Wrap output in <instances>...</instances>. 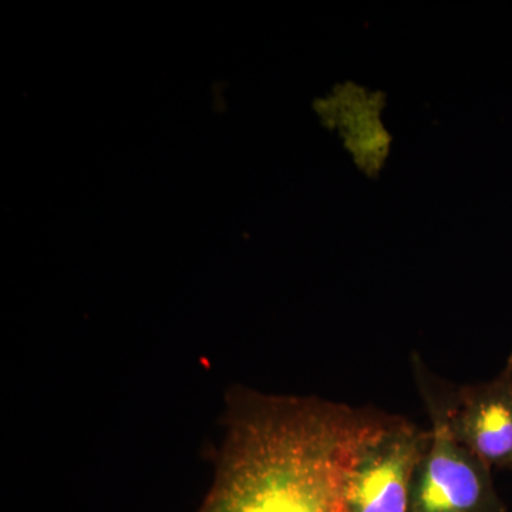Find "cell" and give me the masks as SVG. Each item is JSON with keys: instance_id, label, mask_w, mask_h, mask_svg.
Listing matches in <instances>:
<instances>
[{"instance_id": "4", "label": "cell", "mask_w": 512, "mask_h": 512, "mask_svg": "<svg viewBox=\"0 0 512 512\" xmlns=\"http://www.w3.org/2000/svg\"><path fill=\"white\" fill-rule=\"evenodd\" d=\"M448 429L491 468H512V353L490 382L447 394Z\"/></svg>"}, {"instance_id": "3", "label": "cell", "mask_w": 512, "mask_h": 512, "mask_svg": "<svg viewBox=\"0 0 512 512\" xmlns=\"http://www.w3.org/2000/svg\"><path fill=\"white\" fill-rule=\"evenodd\" d=\"M429 440L430 430L379 414L350 451L343 473L345 512H409L414 470Z\"/></svg>"}, {"instance_id": "5", "label": "cell", "mask_w": 512, "mask_h": 512, "mask_svg": "<svg viewBox=\"0 0 512 512\" xmlns=\"http://www.w3.org/2000/svg\"><path fill=\"white\" fill-rule=\"evenodd\" d=\"M379 100L360 87L346 86L328 101V119L339 128L359 164L370 170L379 167L389 146L379 119Z\"/></svg>"}, {"instance_id": "2", "label": "cell", "mask_w": 512, "mask_h": 512, "mask_svg": "<svg viewBox=\"0 0 512 512\" xmlns=\"http://www.w3.org/2000/svg\"><path fill=\"white\" fill-rule=\"evenodd\" d=\"M421 397L431 420L430 440L414 470L409 512H507L484 461L448 429L447 393L419 357L413 360Z\"/></svg>"}, {"instance_id": "1", "label": "cell", "mask_w": 512, "mask_h": 512, "mask_svg": "<svg viewBox=\"0 0 512 512\" xmlns=\"http://www.w3.org/2000/svg\"><path fill=\"white\" fill-rule=\"evenodd\" d=\"M377 416L315 397L251 394L234 413L200 512H345L346 463Z\"/></svg>"}]
</instances>
